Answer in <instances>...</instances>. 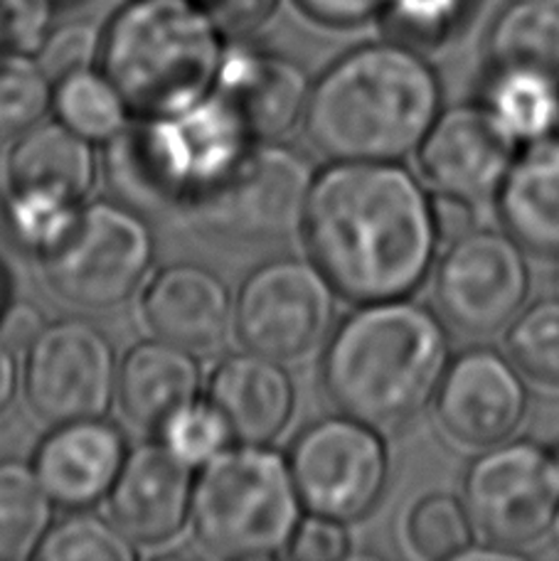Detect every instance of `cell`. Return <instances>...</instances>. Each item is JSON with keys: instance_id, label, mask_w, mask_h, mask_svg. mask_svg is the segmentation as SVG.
Returning a JSON list of instances; mask_svg holds the SVG:
<instances>
[{"instance_id": "e0dca14e", "label": "cell", "mask_w": 559, "mask_h": 561, "mask_svg": "<svg viewBox=\"0 0 559 561\" xmlns=\"http://www.w3.org/2000/svg\"><path fill=\"white\" fill-rule=\"evenodd\" d=\"M193 466L178 458L163 440L128 450L109 493L114 525L134 545L171 542L190 519L193 507Z\"/></svg>"}, {"instance_id": "30bf717a", "label": "cell", "mask_w": 559, "mask_h": 561, "mask_svg": "<svg viewBox=\"0 0 559 561\" xmlns=\"http://www.w3.org/2000/svg\"><path fill=\"white\" fill-rule=\"evenodd\" d=\"M294 483L311 515L355 523L383 497L389 456L375 426L353 416H328L301 431L292 448Z\"/></svg>"}, {"instance_id": "8992f818", "label": "cell", "mask_w": 559, "mask_h": 561, "mask_svg": "<svg viewBox=\"0 0 559 561\" xmlns=\"http://www.w3.org/2000/svg\"><path fill=\"white\" fill-rule=\"evenodd\" d=\"M190 519L199 547L213 557L282 554L301 523L292 466L266 444L227 446L199 466Z\"/></svg>"}, {"instance_id": "f546056e", "label": "cell", "mask_w": 559, "mask_h": 561, "mask_svg": "<svg viewBox=\"0 0 559 561\" xmlns=\"http://www.w3.org/2000/svg\"><path fill=\"white\" fill-rule=\"evenodd\" d=\"M515 367L537 385L559 387V300L543 298L525 308L507 330Z\"/></svg>"}, {"instance_id": "4fadbf2b", "label": "cell", "mask_w": 559, "mask_h": 561, "mask_svg": "<svg viewBox=\"0 0 559 561\" xmlns=\"http://www.w3.org/2000/svg\"><path fill=\"white\" fill-rule=\"evenodd\" d=\"M531 294V266L511 234L474 229L448 244L434 274L442 320L464 335L486 337L511 325Z\"/></svg>"}, {"instance_id": "ffe728a7", "label": "cell", "mask_w": 559, "mask_h": 561, "mask_svg": "<svg viewBox=\"0 0 559 561\" xmlns=\"http://www.w3.org/2000/svg\"><path fill=\"white\" fill-rule=\"evenodd\" d=\"M207 402L239 444H272L294 416L296 387L278 359L247 350L219 363Z\"/></svg>"}, {"instance_id": "484cf974", "label": "cell", "mask_w": 559, "mask_h": 561, "mask_svg": "<svg viewBox=\"0 0 559 561\" xmlns=\"http://www.w3.org/2000/svg\"><path fill=\"white\" fill-rule=\"evenodd\" d=\"M486 108L515 140H540L559 131V82L523 72V69H491Z\"/></svg>"}, {"instance_id": "8fae6325", "label": "cell", "mask_w": 559, "mask_h": 561, "mask_svg": "<svg viewBox=\"0 0 559 561\" xmlns=\"http://www.w3.org/2000/svg\"><path fill=\"white\" fill-rule=\"evenodd\" d=\"M464 505L493 547H531L559 515L550 450L535 440H503L478 456L464 480Z\"/></svg>"}, {"instance_id": "d6a6232c", "label": "cell", "mask_w": 559, "mask_h": 561, "mask_svg": "<svg viewBox=\"0 0 559 561\" xmlns=\"http://www.w3.org/2000/svg\"><path fill=\"white\" fill-rule=\"evenodd\" d=\"M474 8L476 0H385L383 18L402 43L434 47L454 37Z\"/></svg>"}, {"instance_id": "7a4b0ae2", "label": "cell", "mask_w": 559, "mask_h": 561, "mask_svg": "<svg viewBox=\"0 0 559 561\" xmlns=\"http://www.w3.org/2000/svg\"><path fill=\"white\" fill-rule=\"evenodd\" d=\"M442 114V82L414 45L383 39L347 49L318 77L306 134L331 160L395 163L412 156Z\"/></svg>"}, {"instance_id": "ac0fdd59", "label": "cell", "mask_w": 559, "mask_h": 561, "mask_svg": "<svg viewBox=\"0 0 559 561\" xmlns=\"http://www.w3.org/2000/svg\"><path fill=\"white\" fill-rule=\"evenodd\" d=\"M144 320L156 337L193 355L225 345L235 320L229 288L203 264H171L148 284L141 300Z\"/></svg>"}, {"instance_id": "9c48e42d", "label": "cell", "mask_w": 559, "mask_h": 561, "mask_svg": "<svg viewBox=\"0 0 559 561\" xmlns=\"http://www.w3.org/2000/svg\"><path fill=\"white\" fill-rule=\"evenodd\" d=\"M333 318L335 288L313 259L284 256L262 264L235 300L239 343L278 363L313 353L331 335Z\"/></svg>"}, {"instance_id": "4316f807", "label": "cell", "mask_w": 559, "mask_h": 561, "mask_svg": "<svg viewBox=\"0 0 559 561\" xmlns=\"http://www.w3.org/2000/svg\"><path fill=\"white\" fill-rule=\"evenodd\" d=\"M57 118L92 144H106L128 124V106L102 69H82L55 82Z\"/></svg>"}, {"instance_id": "f35d334b", "label": "cell", "mask_w": 559, "mask_h": 561, "mask_svg": "<svg viewBox=\"0 0 559 561\" xmlns=\"http://www.w3.org/2000/svg\"><path fill=\"white\" fill-rule=\"evenodd\" d=\"M223 30L249 33L262 27L276 13L278 0H203Z\"/></svg>"}, {"instance_id": "277c9868", "label": "cell", "mask_w": 559, "mask_h": 561, "mask_svg": "<svg viewBox=\"0 0 559 561\" xmlns=\"http://www.w3.org/2000/svg\"><path fill=\"white\" fill-rule=\"evenodd\" d=\"M256 140L213 92L185 112L136 116L104 148V175L118 203L138 213H171L225 183Z\"/></svg>"}, {"instance_id": "44dd1931", "label": "cell", "mask_w": 559, "mask_h": 561, "mask_svg": "<svg viewBox=\"0 0 559 561\" xmlns=\"http://www.w3.org/2000/svg\"><path fill=\"white\" fill-rule=\"evenodd\" d=\"M498 213L525 252L559 259V136L527 144L498 190Z\"/></svg>"}, {"instance_id": "d4e9b609", "label": "cell", "mask_w": 559, "mask_h": 561, "mask_svg": "<svg viewBox=\"0 0 559 561\" xmlns=\"http://www.w3.org/2000/svg\"><path fill=\"white\" fill-rule=\"evenodd\" d=\"M53 505L35 468L0 460V561L35 559L53 527Z\"/></svg>"}, {"instance_id": "7402d4cb", "label": "cell", "mask_w": 559, "mask_h": 561, "mask_svg": "<svg viewBox=\"0 0 559 561\" xmlns=\"http://www.w3.org/2000/svg\"><path fill=\"white\" fill-rule=\"evenodd\" d=\"M199 365L190 350L156 337L136 345L118 367L116 397L124 414L144 428L161 431L199 394Z\"/></svg>"}, {"instance_id": "2e32d148", "label": "cell", "mask_w": 559, "mask_h": 561, "mask_svg": "<svg viewBox=\"0 0 559 561\" xmlns=\"http://www.w3.org/2000/svg\"><path fill=\"white\" fill-rule=\"evenodd\" d=\"M311 89L296 59L252 43H227L215 84L256 144L292 134L304 122Z\"/></svg>"}, {"instance_id": "1f68e13d", "label": "cell", "mask_w": 559, "mask_h": 561, "mask_svg": "<svg viewBox=\"0 0 559 561\" xmlns=\"http://www.w3.org/2000/svg\"><path fill=\"white\" fill-rule=\"evenodd\" d=\"M409 542L424 559H458L474 545V523L464 503L452 495H429L412 507Z\"/></svg>"}, {"instance_id": "5bb4252c", "label": "cell", "mask_w": 559, "mask_h": 561, "mask_svg": "<svg viewBox=\"0 0 559 561\" xmlns=\"http://www.w3.org/2000/svg\"><path fill=\"white\" fill-rule=\"evenodd\" d=\"M515 146L486 106L461 104L436 116L419 146V170L434 193L486 203L501 190Z\"/></svg>"}, {"instance_id": "d590c367", "label": "cell", "mask_w": 559, "mask_h": 561, "mask_svg": "<svg viewBox=\"0 0 559 561\" xmlns=\"http://www.w3.org/2000/svg\"><path fill=\"white\" fill-rule=\"evenodd\" d=\"M53 0H0V55H35L55 18Z\"/></svg>"}, {"instance_id": "e575fe53", "label": "cell", "mask_w": 559, "mask_h": 561, "mask_svg": "<svg viewBox=\"0 0 559 561\" xmlns=\"http://www.w3.org/2000/svg\"><path fill=\"white\" fill-rule=\"evenodd\" d=\"M99 49H102V30L87 20H77L49 30L35 57L47 77L59 82L67 75L94 67L99 62Z\"/></svg>"}, {"instance_id": "60d3db41", "label": "cell", "mask_w": 559, "mask_h": 561, "mask_svg": "<svg viewBox=\"0 0 559 561\" xmlns=\"http://www.w3.org/2000/svg\"><path fill=\"white\" fill-rule=\"evenodd\" d=\"M432 213H434L438 242L452 244V242H456V239H461L464 234L474 232L476 229L474 203H468V199L434 193Z\"/></svg>"}, {"instance_id": "f1b7e54d", "label": "cell", "mask_w": 559, "mask_h": 561, "mask_svg": "<svg viewBox=\"0 0 559 561\" xmlns=\"http://www.w3.org/2000/svg\"><path fill=\"white\" fill-rule=\"evenodd\" d=\"M136 545L114 523L77 513L49 527L35 559L39 561H134Z\"/></svg>"}, {"instance_id": "cb8c5ba5", "label": "cell", "mask_w": 559, "mask_h": 561, "mask_svg": "<svg viewBox=\"0 0 559 561\" xmlns=\"http://www.w3.org/2000/svg\"><path fill=\"white\" fill-rule=\"evenodd\" d=\"M491 69H523L559 82V0H511L486 39Z\"/></svg>"}, {"instance_id": "83f0119b", "label": "cell", "mask_w": 559, "mask_h": 561, "mask_svg": "<svg viewBox=\"0 0 559 561\" xmlns=\"http://www.w3.org/2000/svg\"><path fill=\"white\" fill-rule=\"evenodd\" d=\"M55 96V82L37 57L0 55V140L15 138L43 122Z\"/></svg>"}, {"instance_id": "4dcf8cb0", "label": "cell", "mask_w": 559, "mask_h": 561, "mask_svg": "<svg viewBox=\"0 0 559 561\" xmlns=\"http://www.w3.org/2000/svg\"><path fill=\"white\" fill-rule=\"evenodd\" d=\"M79 207L82 205L55 195L8 187L3 209L5 229L20 249L43 256L75 222Z\"/></svg>"}, {"instance_id": "d6986e66", "label": "cell", "mask_w": 559, "mask_h": 561, "mask_svg": "<svg viewBox=\"0 0 559 561\" xmlns=\"http://www.w3.org/2000/svg\"><path fill=\"white\" fill-rule=\"evenodd\" d=\"M124 434L104 419L57 424L35 454V473L67 510H89L109 497L126 458Z\"/></svg>"}, {"instance_id": "ba28073f", "label": "cell", "mask_w": 559, "mask_h": 561, "mask_svg": "<svg viewBox=\"0 0 559 561\" xmlns=\"http://www.w3.org/2000/svg\"><path fill=\"white\" fill-rule=\"evenodd\" d=\"M316 170L274 140L254 144L225 183L187 209L199 232L235 242H278L304 232Z\"/></svg>"}, {"instance_id": "ee69618b", "label": "cell", "mask_w": 559, "mask_h": 561, "mask_svg": "<svg viewBox=\"0 0 559 561\" xmlns=\"http://www.w3.org/2000/svg\"><path fill=\"white\" fill-rule=\"evenodd\" d=\"M550 458H552V476H555V485L559 490V446L555 450H550Z\"/></svg>"}, {"instance_id": "52a82bcc", "label": "cell", "mask_w": 559, "mask_h": 561, "mask_svg": "<svg viewBox=\"0 0 559 561\" xmlns=\"http://www.w3.org/2000/svg\"><path fill=\"white\" fill-rule=\"evenodd\" d=\"M43 259L49 288L65 304L112 310L132 298L156 259V237L146 217L124 203H89Z\"/></svg>"}, {"instance_id": "3957f363", "label": "cell", "mask_w": 559, "mask_h": 561, "mask_svg": "<svg viewBox=\"0 0 559 561\" xmlns=\"http://www.w3.org/2000/svg\"><path fill=\"white\" fill-rule=\"evenodd\" d=\"M448 367L442 316L395 298L365 304L335 328L323 355V387L341 414L399 426L436 397Z\"/></svg>"}, {"instance_id": "9a60e30c", "label": "cell", "mask_w": 559, "mask_h": 561, "mask_svg": "<svg viewBox=\"0 0 559 561\" xmlns=\"http://www.w3.org/2000/svg\"><path fill=\"white\" fill-rule=\"evenodd\" d=\"M436 416L458 444L491 448L515 434L527 414V387L513 363L488 347L452 359L434 397Z\"/></svg>"}, {"instance_id": "ab89813d", "label": "cell", "mask_w": 559, "mask_h": 561, "mask_svg": "<svg viewBox=\"0 0 559 561\" xmlns=\"http://www.w3.org/2000/svg\"><path fill=\"white\" fill-rule=\"evenodd\" d=\"M45 325L47 323L43 313L33 304H27V300H18V304L8 300L3 310H0V337L15 353H27V347L35 343Z\"/></svg>"}, {"instance_id": "836d02e7", "label": "cell", "mask_w": 559, "mask_h": 561, "mask_svg": "<svg viewBox=\"0 0 559 561\" xmlns=\"http://www.w3.org/2000/svg\"><path fill=\"white\" fill-rule=\"evenodd\" d=\"M158 434L178 458L193 468L205 466L232 440V434H229L217 409L209 402H197V399L168 419Z\"/></svg>"}, {"instance_id": "5b68a950", "label": "cell", "mask_w": 559, "mask_h": 561, "mask_svg": "<svg viewBox=\"0 0 559 561\" xmlns=\"http://www.w3.org/2000/svg\"><path fill=\"white\" fill-rule=\"evenodd\" d=\"M227 39L203 0H128L102 30L99 69L136 116H168L215 92Z\"/></svg>"}, {"instance_id": "8d00e7d4", "label": "cell", "mask_w": 559, "mask_h": 561, "mask_svg": "<svg viewBox=\"0 0 559 561\" xmlns=\"http://www.w3.org/2000/svg\"><path fill=\"white\" fill-rule=\"evenodd\" d=\"M286 552L298 561H341L351 554V539H347L343 523L311 515L296 525Z\"/></svg>"}, {"instance_id": "b9f144b4", "label": "cell", "mask_w": 559, "mask_h": 561, "mask_svg": "<svg viewBox=\"0 0 559 561\" xmlns=\"http://www.w3.org/2000/svg\"><path fill=\"white\" fill-rule=\"evenodd\" d=\"M18 392V363L15 350L8 347L0 337V416H3L10 404H13Z\"/></svg>"}, {"instance_id": "f6af8a7d", "label": "cell", "mask_w": 559, "mask_h": 561, "mask_svg": "<svg viewBox=\"0 0 559 561\" xmlns=\"http://www.w3.org/2000/svg\"><path fill=\"white\" fill-rule=\"evenodd\" d=\"M55 5H72V3H79V0H53Z\"/></svg>"}, {"instance_id": "7c38bea8", "label": "cell", "mask_w": 559, "mask_h": 561, "mask_svg": "<svg viewBox=\"0 0 559 561\" xmlns=\"http://www.w3.org/2000/svg\"><path fill=\"white\" fill-rule=\"evenodd\" d=\"M116 347L102 328L82 318L47 323L27 347L25 397L49 424L102 419L118 387Z\"/></svg>"}, {"instance_id": "74e56055", "label": "cell", "mask_w": 559, "mask_h": 561, "mask_svg": "<svg viewBox=\"0 0 559 561\" xmlns=\"http://www.w3.org/2000/svg\"><path fill=\"white\" fill-rule=\"evenodd\" d=\"M306 18L318 25L347 30L383 15L385 0H294Z\"/></svg>"}, {"instance_id": "603a6c76", "label": "cell", "mask_w": 559, "mask_h": 561, "mask_svg": "<svg viewBox=\"0 0 559 561\" xmlns=\"http://www.w3.org/2000/svg\"><path fill=\"white\" fill-rule=\"evenodd\" d=\"M96 180L94 144L62 122L27 128L8 156V187L82 205Z\"/></svg>"}, {"instance_id": "7bdbcfd3", "label": "cell", "mask_w": 559, "mask_h": 561, "mask_svg": "<svg viewBox=\"0 0 559 561\" xmlns=\"http://www.w3.org/2000/svg\"><path fill=\"white\" fill-rule=\"evenodd\" d=\"M8 304V280H5V272L3 266H0V310Z\"/></svg>"}, {"instance_id": "6da1fadb", "label": "cell", "mask_w": 559, "mask_h": 561, "mask_svg": "<svg viewBox=\"0 0 559 561\" xmlns=\"http://www.w3.org/2000/svg\"><path fill=\"white\" fill-rule=\"evenodd\" d=\"M304 239L335 294L353 304L407 298L432 272V199L395 163L335 160L308 197Z\"/></svg>"}]
</instances>
